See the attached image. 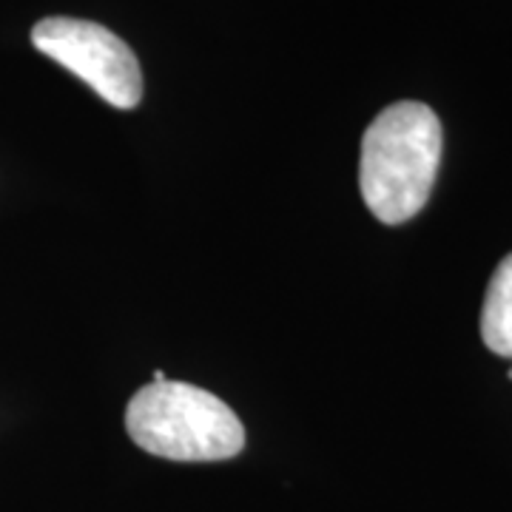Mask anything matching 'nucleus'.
Returning a JSON list of instances; mask_svg holds the SVG:
<instances>
[{"mask_svg": "<svg viewBox=\"0 0 512 512\" xmlns=\"http://www.w3.org/2000/svg\"><path fill=\"white\" fill-rule=\"evenodd\" d=\"M32 43L114 109H134L143 100L140 63L126 40L106 26L77 18H43L32 29Z\"/></svg>", "mask_w": 512, "mask_h": 512, "instance_id": "obj_3", "label": "nucleus"}, {"mask_svg": "<svg viewBox=\"0 0 512 512\" xmlns=\"http://www.w3.org/2000/svg\"><path fill=\"white\" fill-rule=\"evenodd\" d=\"M481 339L493 353L512 359V254L501 259L490 279L481 311Z\"/></svg>", "mask_w": 512, "mask_h": 512, "instance_id": "obj_4", "label": "nucleus"}, {"mask_svg": "<svg viewBox=\"0 0 512 512\" xmlns=\"http://www.w3.org/2000/svg\"><path fill=\"white\" fill-rule=\"evenodd\" d=\"M126 430L140 450L168 461H225L245 447V427L220 396L171 379L131 396Z\"/></svg>", "mask_w": 512, "mask_h": 512, "instance_id": "obj_2", "label": "nucleus"}, {"mask_svg": "<svg viewBox=\"0 0 512 512\" xmlns=\"http://www.w3.org/2000/svg\"><path fill=\"white\" fill-rule=\"evenodd\" d=\"M510 379H512V367H510Z\"/></svg>", "mask_w": 512, "mask_h": 512, "instance_id": "obj_6", "label": "nucleus"}, {"mask_svg": "<svg viewBox=\"0 0 512 512\" xmlns=\"http://www.w3.org/2000/svg\"><path fill=\"white\" fill-rule=\"evenodd\" d=\"M165 382V373L163 370H154V376H151V384H160Z\"/></svg>", "mask_w": 512, "mask_h": 512, "instance_id": "obj_5", "label": "nucleus"}, {"mask_svg": "<svg viewBox=\"0 0 512 512\" xmlns=\"http://www.w3.org/2000/svg\"><path fill=\"white\" fill-rule=\"evenodd\" d=\"M441 163V123L416 100L393 103L362 137L359 188L370 214L384 225L413 220L430 200Z\"/></svg>", "mask_w": 512, "mask_h": 512, "instance_id": "obj_1", "label": "nucleus"}]
</instances>
